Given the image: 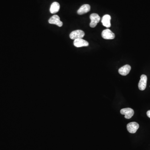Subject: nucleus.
Masks as SVG:
<instances>
[{
    "label": "nucleus",
    "instance_id": "obj_10",
    "mask_svg": "<svg viewBox=\"0 0 150 150\" xmlns=\"http://www.w3.org/2000/svg\"><path fill=\"white\" fill-rule=\"evenodd\" d=\"M131 70V66L129 65H126L121 67L118 70V73L120 74L122 76L127 75Z\"/></svg>",
    "mask_w": 150,
    "mask_h": 150
},
{
    "label": "nucleus",
    "instance_id": "obj_6",
    "mask_svg": "<svg viewBox=\"0 0 150 150\" xmlns=\"http://www.w3.org/2000/svg\"><path fill=\"white\" fill-rule=\"evenodd\" d=\"M48 22L50 24H55L59 27H61L63 25L62 22L60 20V17L56 15H54L49 19Z\"/></svg>",
    "mask_w": 150,
    "mask_h": 150
},
{
    "label": "nucleus",
    "instance_id": "obj_3",
    "mask_svg": "<svg viewBox=\"0 0 150 150\" xmlns=\"http://www.w3.org/2000/svg\"><path fill=\"white\" fill-rule=\"evenodd\" d=\"M103 38L107 40H111L115 38V35L109 29H106L103 31L101 33Z\"/></svg>",
    "mask_w": 150,
    "mask_h": 150
},
{
    "label": "nucleus",
    "instance_id": "obj_7",
    "mask_svg": "<svg viewBox=\"0 0 150 150\" xmlns=\"http://www.w3.org/2000/svg\"><path fill=\"white\" fill-rule=\"evenodd\" d=\"M147 77L145 75H142L141 76V79L138 83V86L139 90H144L146 89L147 85Z\"/></svg>",
    "mask_w": 150,
    "mask_h": 150
},
{
    "label": "nucleus",
    "instance_id": "obj_12",
    "mask_svg": "<svg viewBox=\"0 0 150 150\" xmlns=\"http://www.w3.org/2000/svg\"><path fill=\"white\" fill-rule=\"evenodd\" d=\"M60 8V4L57 2H54L51 5L50 11L51 13L55 14L59 12Z\"/></svg>",
    "mask_w": 150,
    "mask_h": 150
},
{
    "label": "nucleus",
    "instance_id": "obj_4",
    "mask_svg": "<svg viewBox=\"0 0 150 150\" xmlns=\"http://www.w3.org/2000/svg\"><path fill=\"white\" fill-rule=\"evenodd\" d=\"M121 114L125 115V118L126 119H130L133 116L134 110L131 108H125L121 110L120 111Z\"/></svg>",
    "mask_w": 150,
    "mask_h": 150
},
{
    "label": "nucleus",
    "instance_id": "obj_5",
    "mask_svg": "<svg viewBox=\"0 0 150 150\" xmlns=\"http://www.w3.org/2000/svg\"><path fill=\"white\" fill-rule=\"evenodd\" d=\"M139 127V125L135 122L130 123L127 125V129L128 131L131 133H135Z\"/></svg>",
    "mask_w": 150,
    "mask_h": 150
},
{
    "label": "nucleus",
    "instance_id": "obj_13",
    "mask_svg": "<svg viewBox=\"0 0 150 150\" xmlns=\"http://www.w3.org/2000/svg\"><path fill=\"white\" fill-rule=\"evenodd\" d=\"M147 115L150 118V110H149L147 112Z\"/></svg>",
    "mask_w": 150,
    "mask_h": 150
},
{
    "label": "nucleus",
    "instance_id": "obj_8",
    "mask_svg": "<svg viewBox=\"0 0 150 150\" xmlns=\"http://www.w3.org/2000/svg\"><path fill=\"white\" fill-rule=\"evenodd\" d=\"M73 44L76 47L79 48L82 47L88 46L89 45V43L88 41H86L83 39H78L74 40Z\"/></svg>",
    "mask_w": 150,
    "mask_h": 150
},
{
    "label": "nucleus",
    "instance_id": "obj_1",
    "mask_svg": "<svg viewBox=\"0 0 150 150\" xmlns=\"http://www.w3.org/2000/svg\"><path fill=\"white\" fill-rule=\"evenodd\" d=\"M85 36V33L81 30H77L72 31L70 34V38L71 39L75 40L76 39H82Z\"/></svg>",
    "mask_w": 150,
    "mask_h": 150
},
{
    "label": "nucleus",
    "instance_id": "obj_9",
    "mask_svg": "<svg viewBox=\"0 0 150 150\" xmlns=\"http://www.w3.org/2000/svg\"><path fill=\"white\" fill-rule=\"evenodd\" d=\"M111 16L109 15L106 14L101 19V22L103 25L106 28H110L111 26L110 23Z\"/></svg>",
    "mask_w": 150,
    "mask_h": 150
},
{
    "label": "nucleus",
    "instance_id": "obj_11",
    "mask_svg": "<svg viewBox=\"0 0 150 150\" xmlns=\"http://www.w3.org/2000/svg\"><path fill=\"white\" fill-rule=\"evenodd\" d=\"M90 10V5L88 4H84L80 7L77 11V13L79 15H83L89 12Z\"/></svg>",
    "mask_w": 150,
    "mask_h": 150
},
{
    "label": "nucleus",
    "instance_id": "obj_2",
    "mask_svg": "<svg viewBox=\"0 0 150 150\" xmlns=\"http://www.w3.org/2000/svg\"><path fill=\"white\" fill-rule=\"evenodd\" d=\"M90 18L91 20L90 26L91 28H95L101 19L100 17L97 13H92L90 15Z\"/></svg>",
    "mask_w": 150,
    "mask_h": 150
}]
</instances>
